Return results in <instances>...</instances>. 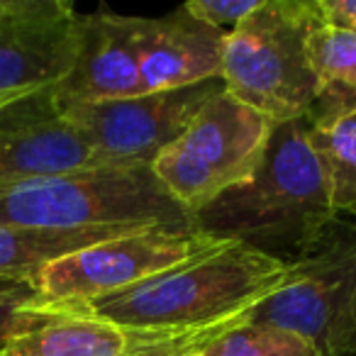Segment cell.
<instances>
[{
	"label": "cell",
	"mask_w": 356,
	"mask_h": 356,
	"mask_svg": "<svg viewBox=\"0 0 356 356\" xmlns=\"http://www.w3.org/2000/svg\"><path fill=\"white\" fill-rule=\"evenodd\" d=\"M307 118L278 122L254 176L193 215L203 232L293 264L337 222Z\"/></svg>",
	"instance_id": "obj_1"
},
{
	"label": "cell",
	"mask_w": 356,
	"mask_h": 356,
	"mask_svg": "<svg viewBox=\"0 0 356 356\" xmlns=\"http://www.w3.org/2000/svg\"><path fill=\"white\" fill-rule=\"evenodd\" d=\"M288 268L283 259L232 242L193 264L88 302V312L163 339L222 337L247 325L254 307L286 281Z\"/></svg>",
	"instance_id": "obj_2"
},
{
	"label": "cell",
	"mask_w": 356,
	"mask_h": 356,
	"mask_svg": "<svg viewBox=\"0 0 356 356\" xmlns=\"http://www.w3.org/2000/svg\"><path fill=\"white\" fill-rule=\"evenodd\" d=\"M193 225L152 166H98L0 186V227L93 229Z\"/></svg>",
	"instance_id": "obj_3"
},
{
	"label": "cell",
	"mask_w": 356,
	"mask_h": 356,
	"mask_svg": "<svg viewBox=\"0 0 356 356\" xmlns=\"http://www.w3.org/2000/svg\"><path fill=\"white\" fill-rule=\"evenodd\" d=\"M320 22L317 0H264L227 32L225 90L276 124L310 118L317 79L307 59V37Z\"/></svg>",
	"instance_id": "obj_4"
},
{
	"label": "cell",
	"mask_w": 356,
	"mask_h": 356,
	"mask_svg": "<svg viewBox=\"0 0 356 356\" xmlns=\"http://www.w3.org/2000/svg\"><path fill=\"white\" fill-rule=\"evenodd\" d=\"M276 127L222 90L152 163L154 176L188 215L254 176Z\"/></svg>",
	"instance_id": "obj_5"
},
{
	"label": "cell",
	"mask_w": 356,
	"mask_h": 356,
	"mask_svg": "<svg viewBox=\"0 0 356 356\" xmlns=\"http://www.w3.org/2000/svg\"><path fill=\"white\" fill-rule=\"evenodd\" d=\"M198 225H159L98 242L47 264L30 278L32 288L49 302L88 305L127 291L171 268L186 266L227 247Z\"/></svg>",
	"instance_id": "obj_6"
},
{
	"label": "cell",
	"mask_w": 356,
	"mask_h": 356,
	"mask_svg": "<svg viewBox=\"0 0 356 356\" xmlns=\"http://www.w3.org/2000/svg\"><path fill=\"white\" fill-rule=\"evenodd\" d=\"M356 302V222L337 220L312 252L254 307L249 325L296 332L320 356H346Z\"/></svg>",
	"instance_id": "obj_7"
},
{
	"label": "cell",
	"mask_w": 356,
	"mask_h": 356,
	"mask_svg": "<svg viewBox=\"0 0 356 356\" xmlns=\"http://www.w3.org/2000/svg\"><path fill=\"white\" fill-rule=\"evenodd\" d=\"M222 90V79H210L134 98L59 105L103 166H152Z\"/></svg>",
	"instance_id": "obj_8"
},
{
	"label": "cell",
	"mask_w": 356,
	"mask_h": 356,
	"mask_svg": "<svg viewBox=\"0 0 356 356\" xmlns=\"http://www.w3.org/2000/svg\"><path fill=\"white\" fill-rule=\"evenodd\" d=\"M98 166L103 163L61 115L54 86L0 108V186Z\"/></svg>",
	"instance_id": "obj_9"
},
{
	"label": "cell",
	"mask_w": 356,
	"mask_h": 356,
	"mask_svg": "<svg viewBox=\"0 0 356 356\" xmlns=\"http://www.w3.org/2000/svg\"><path fill=\"white\" fill-rule=\"evenodd\" d=\"M149 17L118 15L98 8L79 15V47L71 71L54 86L59 103L134 98Z\"/></svg>",
	"instance_id": "obj_10"
},
{
	"label": "cell",
	"mask_w": 356,
	"mask_h": 356,
	"mask_svg": "<svg viewBox=\"0 0 356 356\" xmlns=\"http://www.w3.org/2000/svg\"><path fill=\"white\" fill-rule=\"evenodd\" d=\"M79 47V13L64 0H30L0 25V95L56 86Z\"/></svg>",
	"instance_id": "obj_11"
},
{
	"label": "cell",
	"mask_w": 356,
	"mask_h": 356,
	"mask_svg": "<svg viewBox=\"0 0 356 356\" xmlns=\"http://www.w3.org/2000/svg\"><path fill=\"white\" fill-rule=\"evenodd\" d=\"M225 40L227 32L195 20L184 8L163 17H149L139 59V93L222 79Z\"/></svg>",
	"instance_id": "obj_12"
},
{
	"label": "cell",
	"mask_w": 356,
	"mask_h": 356,
	"mask_svg": "<svg viewBox=\"0 0 356 356\" xmlns=\"http://www.w3.org/2000/svg\"><path fill=\"white\" fill-rule=\"evenodd\" d=\"M166 341L173 339L100 320L88 312V305L74 302L69 310L0 346V356H129Z\"/></svg>",
	"instance_id": "obj_13"
},
{
	"label": "cell",
	"mask_w": 356,
	"mask_h": 356,
	"mask_svg": "<svg viewBox=\"0 0 356 356\" xmlns=\"http://www.w3.org/2000/svg\"><path fill=\"white\" fill-rule=\"evenodd\" d=\"M159 227V225H156ZM147 229L144 225H120V227L93 229H20L0 227V278L30 281L40 268L69 257L98 242Z\"/></svg>",
	"instance_id": "obj_14"
},
{
	"label": "cell",
	"mask_w": 356,
	"mask_h": 356,
	"mask_svg": "<svg viewBox=\"0 0 356 356\" xmlns=\"http://www.w3.org/2000/svg\"><path fill=\"white\" fill-rule=\"evenodd\" d=\"M307 122L332 210L356 218V108L310 115Z\"/></svg>",
	"instance_id": "obj_15"
},
{
	"label": "cell",
	"mask_w": 356,
	"mask_h": 356,
	"mask_svg": "<svg viewBox=\"0 0 356 356\" xmlns=\"http://www.w3.org/2000/svg\"><path fill=\"white\" fill-rule=\"evenodd\" d=\"M307 59L317 79L310 115L356 108V30L322 22L307 37Z\"/></svg>",
	"instance_id": "obj_16"
},
{
	"label": "cell",
	"mask_w": 356,
	"mask_h": 356,
	"mask_svg": "<svg viewBox=\"0 0 356 356\" xmlns=\"http://www.w3.org/2000/svg\"><path fill=\"white\" fill-rule=\"evenodd\" d=\"M205 356H320L296 332L264 325H242L203 346Z\"/></svg>",
	"instance_id": "obj_17"
},
{
	"label": "cell",
	"mask_w": 356,
	"mask_h": 356,
	"mask_svg": "<svg viewBox=\"0 0 356 356\" xmlns=\"http://www.w3.org/2000/svg\"><path fill=\"white\" fill-rule=\"evenodd\" d=\"M74 302H49L32 288L30 281H17L0 288V346L42 325L49 317L69 310Z\"/></svg>",
	"instance_id": "obj_18"
},
{
	"label": "cell",
	"mask_w": 356,
	"mask_h": 356,
	"mask_svg": "<svg viewBox=\"0 0 356 356\" xmlns=\"http://www.w3.org/2000/svg\"><path fill=\"white\" fill-rule=\"evenodd\" d=\"M261 3L264 0H191L181 8L195 20L232 32L239 22H244L254 10H259Z\"/></svg>",
	"instance_id": "obj_19"
},
{
	"label": "cell",
	"mask_w": 356,
	"mask_h": 356,
	"mask_svg": "<svg viewBox=\"0 0 356 356\" xmlns=\"http://www.w3.org/2000/svg\"><path fill=\"white\" fill-rule=\"evenodd\" d=\"M317 8L325 22L356 30V0H317Z\"/></svg>",
	"instance_id": "obj_20"
},
{
	"label": "cell",
	"mask_w": 356,
	"mask_h": 356,
	"mask_svg": "<svg viewBox=\"0 0 356 356\" xmlns=\"http://www.w3.org/2000/svg\"><path fill=\"white\" fill-rule=\"evenodd\" d=\"M213 339H218V337H184V339L166 341V344L152 346V349L134 351V354H129V356H181V354H186V351L203 349V346L210 344Z\"/></svg>",
	"instance_id": "obj_21"
},
{
	"label": "cell",
	"mask_w": 356,
	"mask_h": 356,
	"mask_svg": "<svg viewBox=\"0 0 356 356\" xmlns=\"http://www.w3.org/2000/svg\"><path fill=\"white\" fill-rule=\"evenodd\" d=\"M27 3H30V0H0V25L20 15L27 8Z\"/></svg>",
	"instance_id": "obj_22"
},
{
	"label": "cell",
	"mask_w": 356,
	"mask_h": 356,
	"mask_svg": "<svg viewBox=\"0 0 356 356\" xmlns=\"http://www.w3.org/2000/svg\"><path fill=\"white\" fill-rule=\"evenodd\" d=\"M346 356H356V302H354V315H351V330H349V349Z\"/></svg>",
	"instance_id": "obj_23"
},
{
	"label": "cell",
	"mask_w": 356,
	"mask_h": 356,
	"mask_svg": "<svg viewBox=\"0 0 356 356\" xmlns=\"http://www.w3.org/2000/svg\"><path fill=\"white\" fill-rule=\"evenodd\" d=\"M22 93H8V95H0V108H3V105H8L10 103V100H15V98H20Z\"/></svg>",
	"instance_id": "obj_24"
},
{
	"label": "cell",
	"mask_w": 356,
	"mask_h": 356,
	"mask_svg": "<svg viewBox=\"0 0 356 356\" xmlns=\"http://www.w3.org/2000/svg\"><path fill=\"white\" fill-rule=\"evenodd\" d=\"M13 283H17V281H10V278H0V288H8V286H13Z\"/></svg>",
	"instance_id": "obj_25"
},
{
	"label": "cell",
	"mask_w": 356,
	"mask_h": 356,
	"mask_svg": "<svg viewBox=\"0 0 356 356\" xmlns=\"http://www.w3.org/2000/svg\"><path fill=\"white\" fill-rule=\"evenodd\" d=\"M181 356H205V354H203V349H195V351H186V354H181Z\"/></svg>",
	"instance_id": "obj_26"
}]
</instances>
